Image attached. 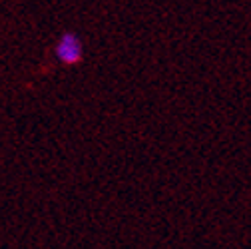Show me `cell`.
Here are the masks:
<instances>
[{
    "mask_svg": "<svg viewBox=\"0 0 251 249\" xmlns=\"http://www.w3.org/2000/svg\"><path fill=\"white\" fill-rule=\"evenodd\" d=\"M54 54H56L60 64L74 66V64H78V62L82 60V56H84L82 40L76 34H72V32H64L58 38V42L54 46Z\"/></svg>",
    "mask_w": 251,
    "mask_h": 249,
    "instance_id": "1",
    "label": "cell"
}]
</instances>
